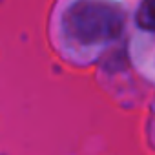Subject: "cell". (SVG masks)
I'll list each match as a JSON object with an SVG mask.
<instances>
[{
    "instance_id": "obj_1",
    "label": "cell",
    "mask_w": 155,
    "mask_h": 155,
    "mask_svg": "<svg viewBox=\"0 0 155 155\" xmlns=\"http://www.w3.org/2000/svg\"><path fill=\"white\" fill-rule=\"evenodd\" d=\"M122 13L104 2H77L64 15L68 35L82 44H99L122 33Z\"/></svg>"
},
{
    "instance_id": "obj_2",
    "label": "cell",
    "mask_w": 155,
    "mask_h": 155,
    "mask_svg": "<svg viewBox=\"0 0 155 155\" xmlns=\"http://www.w3.org/2000/svg\"><path fill=\"white\" fill-rule=\"evenodd\" d=\"M137 24L146 29V31H153L155 28V2H151V0H148V2H144L139 11H137Z\"/></svg>"
}]
</instances>
